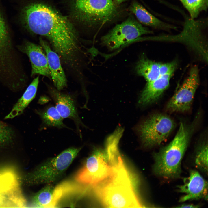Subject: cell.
<instances>
[{"label": "cell", "mask_w": 208, "mask_h": 208, "mask_svg": "<svg viewBox=\"0 0 208 208\" xmlns=\"http://www.w3.org/2000/svg\"><path fill=\"white\" fill-rule=\"evenodd\" d=\"M22 16L27 29L47 38L65 63L75 64L81 46L76 30L67 18L48 6L39 3L25 7Z\"/></svg>", "instance_id": "cell-1"}, {"label": "cell", "mask_w": 208, "mask_h": 208, "mask_svg": "<svg viewBox=\"0 0 208 208\" xmlns=\"http://www.w3.org/2000/svg\"><path fill=\"white\" fill-rule=\"evenodd\" d=\"M132 178L122 161L113 167L110 176L92 188L96 196L106 207H142Z\"/></svg>", "instance_id": "cell-2"}, {"label": "cell", "mask_w": 208, "mask_h": 208, "mask_svg": "<svg viewBox=\"0 0 208 208\" xmlns=\"http://www.w3.org/2000/svg\"><path fill=\"white\" fill-rule=\"evenodd\" d=\"M197 117L190 124L180 122L173 140L155 153L153 170L157 176L167 179L178 178L181 173V163L195 129Z\"/></svg>", "instance_id": "cell-3"}, {"label": "cell", "mask_w": 208, "mask_h": 208, "mask_svg": "<svg viewBox=\"0 0 208 208\" xmlns=\"http://www.w3.org/2000/svg\"><path fill=\"white\" fill-rule=\"evenodd\" d=\"M75 18L88 26L100 28L119 18L122 12L112 0H73Z\"/></svg>", "instance_id": "cell-4"}, {"label": "cell", "mask_w": 208, "mask_h": 208, "mask_svg": "<svg viewBox=\"0 0 208 208\" xmlns=\"http://www.w3.org/2000/svg\"><path fill=\"white\" fill-rule=\"evenodd\" d=\"M81 149L69 148L44 162L25 176V182L34 185L51 184L55 181L69 167Z\"/></svg>", "instance_id": "cell-5"}, {"label": "cell", "mask_w": 208, "mask_h": 208, "mask_svg": "<svg viewBox=\"0 0 208 208\" xmlns=\"http://www.w3.org/2000/svg\"><path fill=\"white\" fill-rule=\"evenodd\" d=\"M113 171L105 151L95 149L77 172L75 179L79 183L92 187L107 178Z\"/></svg>", "instance_id": "cell-6"}, {"label": "cell", "mask_w": 208, "mask_h": 208, "mask_svg": "<svg viewBox=\"0 0 208 208\" xmlns=\"http://www.w3.org/2000/svg\"><path fill=\"white\" fill-rule=\"evenodd\" d=\"M207 26V18L196 19L185 17L181 32L173 36L165 35V38L186 44L207 62V48L205 31Z\"/></svg>", "instance_id": "cell-7"}, {"label": "cell", "mask_w": 208, "mask_h": 208, "mask_svg": "<svg viewBox=\"0 0 208 208\" xmlns=\"http://www.w3.org/2000/svg\"><path fill=\"white\" fill-rule=\"evenodd\" d=\"M175 124L169 116L161 114L150 116L137 127L143 145L150 148L160 144L174 129Z\"/></svg>", "instance_id": "cell-8"}, {"label": "cell", "mask_w": 208, "mask_h": 208, "mask_svg": "<svg viewBox=\"0 0 208 208\" xmlns=\"http://www.w3.org/2000/svg\"><path fill=\"white\" fill-rule=\"evenodd\" d=\"M153 33L152 31L130 16L118 24L101 38V43L110 50L118 49L141 36Z\"/></svg>", "instance_id": "cell-9"}, {"label": "cell", "mask_w": 208, "mask_h": 208, "mask_svg": "<svg viewBox=\"0 0 208 208\" xmlns=\"http://www.w3.org/2000/svg\"><path fill=\"white\" fill-rule=\"evenodd\" d=\"M199 73L197 66L194 65L191 68L188 77L167 103L168 110L183 112L190 109L199 84Z\"/></svg>", "instance_id": "cell-10"}, {"label": "cell", "mask_w": 208, "mask_h": 208, "mask_svg": "<svg viewBox=\"0 0 208 208\" xmlns=\"http://www.w3.org/2000/svg\"><path fill=\"white\" fill-rule=\"evenodd\" d=\"M19 187L18 178L14 171L0 169V207L22 205L24 199Z\"/></svg>", "instance_id": "cell-11"}, {"label": "cell", "mask_w": 208, "mask_h": 208, "mask_svg": "<svg viewBox=\"0 0 208 208\" xmlns=\"http://www.w3.org/2000/svg\"><path fill=\"white\" fill-rule=\"evenodd\" d=\"M178 191L184 195L179 200H208V183L199 172L195 170L190 171L189 176L183 179V184L177 186Z\"/></svg>", "instance_id": "cell-12"}, {"label": "cell", "mask_w": 208, "mask_h": 208, "mask_svg": "<svg viewBox=\"0 0 208 208\" xmlns=\"http://www.w3.org/2000/svg\"><path fill=\"white\" fill-rule=\"evenodd\" d=\"M50 93L55 105V107L63 118H69L73 120L79 135L81 137L80 127H86L78 114L75 102L70 95L62 93L55 89L51 90Z\"/></svg>", "instance_id": "cell-13"}, {"label": "cell", "mask_w": 208, "mask_h": 208, "mask_svg": "<svg viewBox=\"0 0 208 208\" xmlns=\"http://www.w3.org/2000/svg\"><path fill=\"white\" fill-rule=\"evenodd\" d=\"M18 48L25 53L30 60L32 67L31 76L38 74L50 77V72L47 57L41 46L27 41L18 46Z\"/></svg>", "instance_id": "cell-14"}, {"label": "cell", "mask_w": 208, "mask_h": 208, "mask_svg": "<svg viewBox=\"0 0 208 208\" xmlns=\"http://www.w3.org/2000/svg\"><path fill=\"white\" fill-rule=\"evenodd\" d=\"M40 42L46 53L51 76L54 84L57 90L60 91L67 86V82L60 57L51 49L47 42L40 39Z\"/></svg>", "instance_id": "cell-15"}, {"label": "cell", "mask_w": 208, "mask_h": 208, "mask_svg": "<svg viewBox=\"0 0 208 208\" xmlns=\"http://www.w3.org/2000/svg\"><path fill=\"white\" fill-rule=\"evenodd\" d=\"M172 76L171 75L162 76L154 81L147 82L140 96L139 104L145 106L159 99L168 87Z\"/></svg>", "instance_id": "cell-16"}, {"label": "cell", "mask_w": 208, "mask_h": 208, "mask_svg": "<svg viewBox=\"0 0 208 208\" xmlns=\"http://www.w3.org/2000/svg\"><path fill=\"white\" fill-rule=\"evenodd\" d=\"M129 10L134 14L140 23L145 25L168 31L177 28L176 26L165 22L155 16L137 1H134L132 3Z\"/></svg>", "instance_id": "cell-17"}, {"label": "cell", "mask_w": 208, "mask_h": 208, "mask_svg": "<svg viewBox=\"0 0 208 208\" xmlns=\"http://www.w3.org/2000/svg\"><path fill=\"white\" fill-rule=\"evenodd\" d=\"M160 64L149 60L143 54L136 64L135 70L137 74L144 77L147 82H150L161 76Z\"/></svg>", "instance_id": "cell-18"}, {"label": "cell", "mask_w": 208, "mask_h": 208, "mask_svg": "<svg viewBox=\"0 0 208 208\" xmlns=\"http://www.w3.org/2000/svg\"><path fill=\"white\" fill-rule=\"evenodd\" d=\"M39 77L34 79L27 88L21 97L14 105L5 119H12L21 114L36 95L39 83Z\"/></svg>", "instance_id": "cell-19"}, {"label": "cell", "mask_w": 208, "mask_h": 208, "mask_svg": "<svg viewBox=\"0 0 208 208\" xmlns=\"http://www.w3.org/2000/svg\"><path fill=\"white\" fill-rule=\"evenodd\" d=\"M36 113L40 116L44 124L47 126L70 129L63 123V118L55 107H48L43 110L37 111Z\"/></svg>", "instance_id": "cell-20"}, {"label": "cell", "mask_w": 208, "mask_h": 208, "mask_svg": "<svg viewBox=\"0 0 208 208\" xmlns=\"http://www.w3.org/2000/svg\"><path fill=\"white\" fill-rule=\"evenodd\" d=\"M13 51L7 26L0 14V61L9 57Z\"/></svg>", "instance_id": "cell-21"}, {"label": "cell", "mask_w": 208, "mask_h": 208, "mask_svg": "<svg viewBox=\"0 0 208 208\" xmlns=\"http://www.w3.org/2000/svg\"><path fill=\"white\" fill-rule=\"evenodd\" d=\"M47 184L34 196L33 203L38 207L52 208L53 194L54 186L51 184Z\"/></svg>", "instance_id": "cell-22"}, {"label": "cell", "mask_w": 208, "mask_h": 208, "mask_svg": "<svg viewBox=\"0 0 208 208\" xmlns=\"http://www.w3.org/2000/svg\"><path fill=\"white\" fill-rule=\"evenodd\" d=\"M187 11L190 17L196 19L200 13L207 11L208 7V0H179Z\"/></svg>", "instance_id": "cell-23"}, {"label": "cell", "mask_w": 208, "mask_h": 208, "mask_svg": "<svg viewBox=\"0 0 208 208\" xmlns=\"http://www.w3.org/2000/svg\"><path fill=\"white\" fill-rule=\"evenodd\" d=\"M195 163L199 169L205 172L208 171V144L203 142L198 148L195 158Z\"/></svg>", "instance_id": "cell-24"}, {"label": "cell", "mask_w": 208, "mask_h": 208, "mask_svg": "<svg viewBox=\"0 0 208 208\" xmlns=\"http://www.w3.org/2000/svg\"><path fill=\"white\" fill-rule=\"evenodd\" d=\"M15 137L13 130L8 125L0 122V148L12 143Z\"/></svg>", "instance_id": "cell-25"}, {"label": "cell", "mask_w": 208, "mask_h": 208, "mask_svg": "<svg viewBox=\"0 0 208 208\" xmlns=\"http://www.w3.org/2000/svg\"><path fill=\"white\" fill-rule=\"evenodd\" d=\"M177 65V63L176 60L166 63H161L159 70L160 76L165 75L172 76Z\"/></svg>", "instance_id": "cell-26"}, {"label": "cell", "mask_w": 208, "mask_h": 208, "mask_svg": "<svg viewBox=\"0 0 208 208\" xmlns=\"http://www.w3.org/2000/svg\"><path fill=\"white\" fill-rule=\"evenodd\" d=\"M178 208H198L199 207L198 205H194L192 204H183L176 207Z\"/></svg>", "instance_id": "cell-27"}, {"label": "cell", "mask_w": 208, "mask_h": 208, "mask_svg": "<svg viewBox=\"0 0 208 208\" xmlns=\"http://www.w3.org/2000/svg\"><path fill=\"white\" fill-rule=\"evenodd\" d=\"M128 0H114V2L117 5H119L121 3Z\"/></svg>", "instance_id": "cell-28"}, {"label": "cell", "mask_w": 208, "mask_h": 208, "mask_svg": "<svg viewBox=\"0 0 208 208\" xmlns=\"http://www.w3.org/2000/svg\"></svg>", "instance_id": "cell-29"}]
</instances>
